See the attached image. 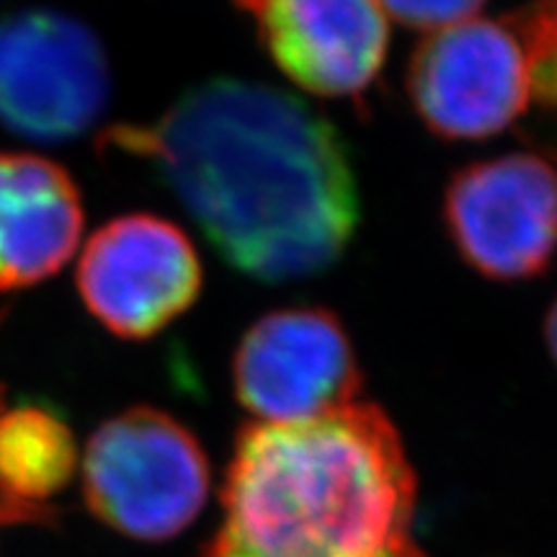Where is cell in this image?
<instances>
[{
	"label": "cell",
	"mask_w": 557,
	"mask_h": 557,
	"mask_svg": "<svg viewBox=\"0 0 557 557\" xmlns=\"http://www.w3.org/2000/svg\"><path fill=\"white\" fill-rule=\"evenodd\" d=\"M111 65L86 21L58 9L0 16V127L29 143H75L111 103Z\"/></svg>",
	"instance_id": "cell-4"
},
{
	"label": "cell",
	"mask_w": 557,
	"mask_h": 557,
	"mask_svg": "<svg viewBox=\"0 0 557 557\" xmlns=\"http://www.w3.org/2000/svg\"><path fill=\"white\" fill-rule=\"evenodd\" d=\"M442 222L480 276L537 278L557 259V165L540 152L475 160L444 186Z\"/></svg>",
	"instance_id": "cell-6"
},
{
	"label": "cell",
	"mask_w": 557,
	"mask_h": 557,
	"mask_svg": "<svg viewBox=\"0 0 557 557\" xmlns=\"http://www.w3.org/2000/svg\"><path fill=\"white\" fill-rule=\"evenodd\" d=\"M256 21L271 62L320 99H361L387 60L377 0H233Z\"/></svg>",
	"instance_id": "cell-9"
},
{
	"label": "cell",
	"mask_w": 557,
	"mask_h": 557,
	"mask_svg": "<svg viewBox=\"0 0 557 557\" xmlns=\"http://www.w3.org/2000/svg\"><path fill=\"white\" fill-rule=\"evenodd\" d=\"M364 385L357 348L331 308L271 310L233 354L235 398L261 423H297L354 403Z\"/></svg>",
	"instance_id": "cell-8"
},
{
	"label": "cell",
	"mask_w": 557,
	"mask_h": 557,
	"mask_svg": "<svg viewBox=\"0 0 557 557\" xmlns=\"http://www.w3.org/2000/svg\"><path fill=\"white\" fill-rule=\"evenodd\" d=\"M542 331H545V346H547L549 357H553L555 367H557V297H555V302L549 305V310L545 315V329Z\"/></svg>",
	"instance_id": "cell-15"
},
{
	"label": "cell",
	"mask_w": 557,
	"mask_h": 557,
	"mask_svg": "<svg viewBox=\"0 0 557 557\" xmlns=\"http://www.w3.org/2000/svg\"><path fill=\"white\" fill-rule=\"evenodd\" d=\"M73 176L37 152H0V292L47 282L73 259L83 235Z\"/></svg>",
	"instance_id": "cell-10"
},
{
	"label": "cell",
	"mask_w": 557,
	"mask_h": 557,
	"mask_svg": "<svg viewBox=\"0 0 557 557\" xmlns=\"http://www.w3.org/2000/svg\"><path fill=\"white\" fill-rule=\"evenodd\" d=\"M517 13L532 52L534 99L557 109V0H534Z\"/></svg>",
	"instance_id": "cell-12"
},
{
	"label": "cell",
	"mask_w": 557,
	"mask_h": 557,
	"mask_svg": "<svg viewBox=\"0 0 557 557\" xmlns=\"http://www.w3.org/2000/svg\"><path fill=\"white\" fill-rule=\"evenodd\" d=\"M101 152L145 163L230 269L263 284L325 274L361 220L336 124L289 90L212 78L158 120L101 132Z\"/></svg>",
	"instance_id": "cell-1"
},
{
	"label": "cell",
	"mask_w": 557,
	"mask_h": 557,
	"mask_svg": "<svg viewBox=\"0 0 557 557\" xmlns=\"http://www.w3.org/2000/svg\"><path fill=\"white\" fill-rule=\"evenodd\" d=\"M75 284L86 310L111 336L148 341L194 308L205 269L176 222L132 212L90 235Z\"/></svg>",
	"instance_id": "cell-7"
},
{
	"label": "cell",
	"mask_w": 557,
	"mask_h": 557,
	"mask_svg": "<svg viewBox=\"0 0 557 557\" xmlns=\"http://www.w3.org/2000/svg\"><path fill=\"white\" fill-rule=\"evenodd\" d=\"M81 472L88 511L139 542H169L189 529L212 478L191 429L152 406L107 418L88 438Z\"/></svg>",
	"instance_id": "cell-3"
},
{
	"label": "cell",
	"mask_w": 557,
	"mask_h": 557,
	"mask_svg": "<svg viewBox=\"0 0 557 557\" xmlns=\"http://www.w3.org/2000/svg\"><path fill=\"white\" fill-rule=\"evenodd\" d=\"M406 94L431 135L487 139L511 127L534 99L532 52L519 13L472 16L431 32L410 54Z\"/></svg>",
	"instance_id": "cell-5"
},
{
	"label": "cell",
	"mask_w": 557,
	"mask_h": 557,
	"mask_svg": "<svg viewBox=\"0 0 557 557\" xmlns=\"http://www.w3.org/2000/svg\"><path fill=\"white\" fill-rule=\"evenodd\" d=\"M67 418L41 400L0 403V487L21 504L52 506L78 470Z\"/></svg>",
	"instance_id": "cell-11"
},
{
	"label": "cell",
	"mask_w": 557,
	"mask_h": 557,
	"mask_svg": "<svg viewBox=\"0 0 557 557\" xmlns=\"http://www.w3.org/2000/svg\"><path fill=\"white\" fill-rule=\"evenodd\" d=\"M387 18L418 32H438L444 26L468 21L487 0H377Z\"/></svg>",
	"instance_id": "cell-13"
},
{
	"label": "cell",
	"mask_w": 557,
	"mask_h": 557,
	"mask_svg": "<svg viewBox=\"0 0 557 557\" xmlns=\"http://www.w3.org/2000/svg\"><path fill=\"white\" fill-rule=\"evenodd\" d=\"M220 496L222 521L199 557H426L416 472L374 403L243 426Z\"/></svg>",
	"instance_id": "cell-2"
},
{
	"label": "cell",
	"mask_w": 557,
	"mask_h": 557,
	"mask_svg": "<svg viewBox=\"0 0 557 557\" xmlns=\"http://www.w3.org/2000/svg\"><path fill=\"white\" fill-rule=\"evenodd\" d=\"M5 400L3 387H0V403ZM60 508L58 506H29L21 504L0 487V532L16 527H52L58 524Z\"/></svg>",
	"instance_id": "cell-14"
}]
</instances>
